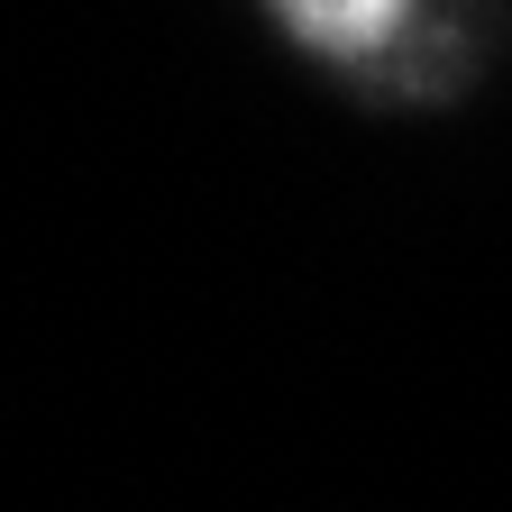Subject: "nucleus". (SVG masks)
<instances>
[{
    "label": "nucleus",
    "instance_id": "f257e3e1",
    "mask_svg": "<svg viewBox=\"0 0 512 512\" xmlns=\"http://www.w3.org/2000/svg\"><path fill=\"white\" fill-rule=\"evenodd\" d=\"M275 10H284V28L311 37L320 55H366V46H384V37L403 28L412 0H275Z\"/></svg>",
    "mask_w": 512,
    "mask_h": 512
}]
</instances>
